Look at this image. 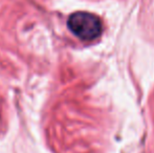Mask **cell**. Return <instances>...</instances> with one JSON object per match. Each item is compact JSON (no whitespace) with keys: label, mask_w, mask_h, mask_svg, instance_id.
I'll return each mask as SVG.
<instances>
[{"label":"cell","mask_w":154,"mask_h":153,"mask_svg":"<svg viewBox=\"0 0 154 153\" xmlns=\"http://www.w3.org/2000/svg\"><path fill=\"white\" fill-rule=\"evenodd\" d=\"M69 31L83 41H93L103 32L102 20L94 14L88 12H75L67 20Z\"/></svg>","instance_id":"6da1fadb"}]
</instances>
